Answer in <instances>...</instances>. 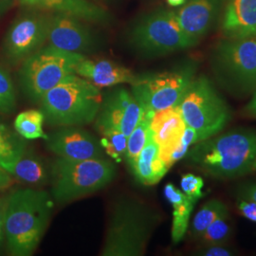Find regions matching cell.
<instances>
[{"mask_svg": "<svg viewBox=\"0 0 256 256\" xmlns=\"http://www.w3.org/2000/svg\"><path fill=\"white\" fill-rule=\"evenodd\" d=\"M46 146L55 155L84 160L102 158L100 142L90 132L74 126H64L46 136Z\"/></svg>", "mask_w": 256, "mask_h": 256, "instance_id": "cell-14", "label": "cell"}, {"mask_svg": "<svg viewBox=\"0 0 256 256\" xmlns=\"http://www.w3.org/2000/svg\"><path fill=\"white\" fill-rule=\"evenodd\" d=\"M245 111L247 112L248 115L256 118V90L254 92L252 98L250 102L247 104V106L245 108Z\"/></svg>", "mask_w": 256, "mask_h": 256, "instance_id": "cell-37", "label": "cell"}, {"mask_svg": "<svg viewBox=\"0 0 256 256\" xmlns=\"http://www.w3.org/2000/svg\"><path fill=\"white\" fill-rule=\"evenodd\" d=\"M225 214H229V212L224 202L216 198L206 202L194 218L192 224V236L194 238H200L214 220Z\"/></svg>", "mask_w": 256, "mask_h": 256, "instance_id": "cell-24", "label": "cell"}, {"mask_svg": "<svg viewBox=\"0 0 256 256\" xmlns=\"http://www.w3.org/2000/svg\"><path fill=\"white\" fill-rule=\"evenodd\" d=\"M44 114L39 110H26L21 112L14 120V130L25 140H36L46 136L43 130Z\"/></svg>", "mask_w": 256, "mask_h": 256, "instance_id": "cell-23", "label": "cell"}, {"mask_svg": "<svg viewBox=\"0 0 256 256\" xmlns=\"http://www.w3.org/2000/svg\"><path fill=\"white\" fill-rule=\"evenodd\" d=\"M221 30L229 39L256 36V0H228Z\"/></svg>", "mask_w": 256, "mask_h": 256, "instance_id": "cell-19", "label": "cell"}, {"mask_svg": "<svg viewBox=\"0 0 256 256\" xmlns=\"http://www.w3.org/2000/svg\"><path fill=\"white\" fill-rule=\"evenodd\" d=\"M26 6L50 12H60L82 19L93 24L110 25L113 16L102 4L92 0H18Z\"/></svg>", "mask_w": 256, "mask_h": 256, "instance_id": "cell-16", "label": "cell"}, {"mask_svg": "<svg viewBox=\"0 0 256 256\" xmlns=\"http://www.w3.org/2000/svg\"><path fill=\"white\" fill-rule=\"evenodd\" d=\"M168 5L170 7H173V8H176V7H182L183 4L186 3L187 0H166Z\"/></svg>", "mask_w": 256, "mask_h": 256, "instance_id": "cell-39", "label": "cell"}, {"mask_svg": "<svg viewBox=\"0 0 256 256\" xmlns=\"http://www.w3.org/2000/svg\"><path fill=\"white\" fill-rule=\"evenodd\" d=\"M144 114V108L132 92L119 88L102 98L96 117V128L100 133L106 130H119L128 138Z\"/></svg>", "mask_w": 256, "mask_h": 256, "instance_id": "cell-13", "label": "cell"}, {"mask_svg": "<svg viewBox=\"0 0 256 256\" xmlns=\"http://www.w3.org/2000/svg\"><path fill=\"white\" fill-rule=\"evenodd\" d=\"M54 202L42 190L18 189L6 196L4 234L10 256H32L50 220Z\"/></svg>", "mask_w": 256, "mask_h": 256, "instance_id": "cell-2", "label": "cell"}, {"mask_svg": "<svg viewBox=\"0 0 256 256\" xmlns=\"http://www.w3.org/2000/svg\"><path fill=\"white\" fill-rule=\"evenodd\" d=\"M164 196L166 200L172 204L173 208L182 205L189 200V198L182 191L178 190L172 183L165 185Z\"/></svg>", "mask_w": 256, "mask_h": 256, "instance_id": "cell-31", "label": "cell"}, {"mask_svg": "<svg viewBox=\"0 0 256 256\" xmlns=\"http://www.w3.org/2000/svg\"><path fill=\"white\" fill-rule=\"evenodd\" d=\"M254 171H256V164H254Z\"/></svg>", "mask_w": 256, "mask_h": 256, "instance_id": "cell-41", "label": "cell"}, {"mask_svg": "<svg viewBox=\"0 0 256 256\" xmlns=\"http://www.w3.org/2000/svg\"><path fill=\"white\" fill-rule=\"evenodd\" d=\"M196 68L194 60H186L168 70L137 75L131 92L146 112L174 108L196 78Z\"/></svg>", "mask_w": 256, "mask_h": 256, "instance_id": "cell-10", "label": "cell"}, {"mask_svg": "<svg viewBox=\"0 0 256 256\" xmlns=\"http://www.w3.org/2000/svg\"><path fill=\"white\" fill-rule=\"evenodd\" d=\"M229 214L221 216L214 220L200 236L204 245L223 244L230 238L232 229L228 223Z\"/></svg>", "mask_w": 256, "mask_h": 256, "instance_id": "cell-28", "label": "cell"}, {"mask_svg": "<svg viewBox=\"0 0 256 256\" xmlns=\"http://www.w3.org/2000/svg\"><path fill=\"white\" fill-rule=\"evenodd\" d=\"M126 40L129 46L144 58L182 52L200 43L183 32L176 10L165 8L148 12L135 19L128 28Z\"/></svg>", "mask_w": 256, "mask_h": 256, "instance_id": "cell-5", "label": "cell"}, {"mask_svg": "<svg viewBox=\"0 0 256 256\" xmlns=\"http://www.w3.org/2000/svg\"><path fill=\"white\" fill-rule=\"evenodd\" d=\"M238 208L240 214L252 222H256V203L238 198Z\"/></svg>", "mask_w": 256, "mask_h": 256, "instance_id": "cell-33", "label": "cell"}, {"mask_svg": "<svg viewBox=\"0 0 256 256\" xmlns=\"http://www.w3.org/2000/svg\"><path fill=\"white\" fill-rule=\"evenodd\" d=\"M100 140L102 150L116 160H120L126 154L128 137L119 130H106L101 132Z\"/></svg>", "mask_w": 256, "mask_h": 256, "instance_id": "cell-26", "label": "cell"}, {"mask_svg": "<svg viewBox=\"0 0 256 256\" xmlns=\"http://www.w3.org/2000/svg\"><path fill=\"white\" fill-rule=\"evenodd\" d=\"M50 18V12L27 7L14 19L1 45V54L10 66L21 64L45 46Z\"/></svg>", "mask_w": 256, "mask_h": 256, "instance_id": "cell-11", "label": "cell"}, {"mask_svg": "<svg viewBox=\"0 0 256 256\" xmlns=\"http://www.w3.org/2000/svg\"><path fill=\"white\" fill-rule=\"evenodd\" d=\"M158 222V214L144 202L120 198L111 212L101 256H144Z\"/></svg>", "mask_w": 256, "mask_h": 256, "instance_id": "cell-4", "label": "cell"}, {"mask_svg": "<svg viewBox=\"0 0 256 256\" xmlns=\"http://www.w3.org/2000/svg\"><path fill=\"white\" fill-rule=\"evenodd\" d=\"M26 150L25 138L0 119V167L8 171Z\"/></svg>", "mask_w": 256, "mask_h": 256, "instance_id": "cell-22", "label": "cell"}, {"mask_svg": "<svg viewBox=\"0 0 256 256\" xmlns=\"http://www.w3.org/2000/svg\"><path fill=\"white\" fill-rule=\"evenodd\" d=\"M180 186L182 192L194 202H198L203 196L202 188L204 187V182L202 176L194 174H184L180 180Z\"/></svg>", "mask_w": 256, "mask_h": 256, "instance_id": "cell-30", "label": "cell"}, {"mask_svg": "<svg viewBox=\"0 0 256 256\" xmlns=\"http://www.w3.org/2000/svg\"><path fill=\"white\" fill-rule=\"evenodd\" d=\"M92 1H94V2H97V3H99V4H102V2H104V0H92Z\"/></svg>", "mask_w": 256, "mask_h": 256, "instance_id": "cell-40", "label": "cell"}, {"mask_svg": "<svg viewBox=\"0 0 256 256\" xmlns=\"http://www.w3.org/2000/svg\"><path fill=\"white\" fill-rule=\"evenodd\" d=\"M187 126L194 129L200 142L218 134L230 120V110L210 80L196 77L178 104Z\"/></svg>", "mask_w": 256, "mask_h": 256, "instance_id": "cell-9", "label": "cell"}, {"mask_svg": "<svg viewBox=\"0 0 256 256\" xmlns=\"http://www.w3.org/2000/svg\"><path fill=\"white\" fill-rule=\"evenodd\" d=\"M16 108V95L9 72L0 64V114H10Z\"/></svg>", "mask_w": 256, "mask_h": 256, "instance_id": "cell-27", "label": "cell"}, {"mask_svg": "<svg viewBox=\"0 0 256 256\" xmlns=\"http://www.w3.org/2000/svg\"><path fill=\"white\" fill-rule=\"evenodd\" d=\"M196 202L188 200L182 205L174 208L173 212V225H172V240L174 243H178L184 238L188 229L189 218L192 214Z\"/></svg>", "mask_w": 256, "mask_h": 256, "instance_id": "cell-29", "label": "cell"}, {"mask_svg": "<svg viewBox=\"0 0 256 256\" xmlns=\"http://www.w3.org/2000/svg\"><path fill=\"white\" fill-rule=\"evenodd\" d=\"M234 254L232 250L222 246V244L205 245L196 252V256H232Z\"/></svg>", "mask_w": 256, "mask_h": 256, "instance_id": "cell-32", "label": "cell"}, {"mask_svg": "<svg viewBox=\"0 0 256 256\" xmlns=\"http://www.w3.org/2000/svg\"><path fill=\"white\" fill-rule=\"evenodd\" d=\"M210 66L220 84L238 96L256 90V36L227 38L210 55Z\"/></svg>", "mask_w": 256, "mask_h": 256, "instance_id": "cell-7", "label": "cell"}, {"mask_svg": "<svg viewBox=\"0 0 256 256\" xmlns=\"http://www.w3.org/2000/svg\"><path fill=\"white\" fill-rule=\"evenodd\" d=\"M130 167L138 182L144 185H154L158 182L169 170L160 158L158 146L152 137L151 130L146 146Z\"/></svg>", "mask_w": 256, "mask_h": 256, "instance_id": "cell-20", "label": "cell"}, {"mask_svg": "<svg viewBox=\"0 0 256 256\" xmlns=\"http://www.w3.org/2000/svg\"><path fill=\"white\" fill-rule=\"evenodd\" d=\"M185 128L186 124L178 106L154 113L150 122V130L156 144L158 146L160 158L164 164L180 142Z\"/></svg>", "mask_w": 256, "mask_h": 256, "instance_id": "cell-17", "label": "cell"}, {"mask_svg": "<svg viewBox=\"0 0 256 256\" xmlns=\"http://www.w3.org/2000/svg\"><path fill=\"white\" fill-rule=\"evenodd\" d=\"M7 172L20 182L39 187L45 185L52 176L45 160L28 150L10 167Z\"/></svg>", "mask_w": 256, "mask_h": 256, "instance_id": "cell-21", "label": "cell"}, {"mask_svg": "<svg viewBox=\"0 0 256 256\" xmlns=\"http://www.w3.org/2000/svg\"><path fill=\"white\" fill-rule=\"evenodd\" d=\"M153 115L154 113L144 111V114L138 122L137 126L128 136L126 156L130 166L134 164L138 156L146 144L147 138L150 133V122Z\"/></svg>", "mask_w": 256, "mask_h": 256, "instance_id": "cell-25", "label": "cell"}, {"mask_svg": "<svg viewBox=\"0 0 256 256\" xmlns=\"http://www.w3.org/2000/svg\"><path fill=\"white\" fill-rule=\"evenodd\" d=\"M14 3V0H0V18L9 10Z\"/></svg>", "mask_w": 256, "mask_h": 256, "instance_id": "cell-38", "label": "cell"}, {"mask_svg": "<svg viewBox=\"0 0 256 256\" xmlns=\"http://www.w3.org/2000/svg\"><path fill=\"white\" fill-rule=\"evenodd\" d=\"M46 43L66 52L84 55L101 50L104 39L90 22L66 14L50 12Z\"/></svg>", "mask_w": 256, "mask_h": 256, "instance_id": "cell-12", "label": "cell"}, {"mask_svg": "<svg viewBox=\"0 0 256 256\" xmlns=\"http://www.w3.org/2000/svg\"><path fill=\"white\" fill-rule=\"evenodd\" d=\"M75 74L98 88L132 84L137 75L122 64L106 59H90L84 56L75 66Z\"/></svg>", "mask_w": 256, "mask_h": 256, "instance_id": "cell-18", "label": "cell"}, {"mask_svg": "<svg viewBox=\"0 0 256 256\" xmlns=\"http://www.w3.org/2000/svg\"><path fill=\"white\" fill-rule=\"evenodd\" d=\"M187 162L216 178H236L254 172L256 130L232 129L198 142L189 149Z\"/></svg>", "mask_w": 256, "mask_h": 256, "instance_id": "cell-1", "label": "cell"}, {"mask_svg": "<svg viewBox=\"0 0 256 256\" xmlns=\"http://www.w3.org/2000/svg\"><path fill=\"white\" fill-rule=\"evenodd\" d=\"M98 86L76 74H70L40 100L41 111L52 126H78L92 122L101 108Z\"/></svg>", "mask_w": 256, "mask_h": 256, "instance_id": "cell-3", "label": "cell"}, {"mask_svg": "<svg viewBox=\"0 0 256 256\" xmlns=\"http://www.w3.org/2000/svg\"><path fill=\"white\" fill-rule=\"evenodd\" d=\"M225 0H187L178 10L176 18L183 32L200 42L216 23Z\"/></svg>", "mask_w": 256, "mask_h": 256, "instance_id": "cell-15", "label": "cell"}, {"mask_svg": "<svg viewBox=\"0 0 256 256\" xmlns=\"http://www.w3.org/2000/svg\"><path fill=\"white\" fill-rule=\"evenodd\" d=\"M12 183V176L2 167H0V192L10 188Z\"/></svg>", "mask_w": 256, "mask_h": 256, "instance_id": "cell-36", "label": "cell"}, {"mask_svg": "<svg viewBox=\"0 0 256 256\" xmlns=\"http://www.w3.org/2000/svg\"><path fill=\"white\" fill-rule=\"evenodd\" d=\"M5 210H6V198L0 196V250L5 241V234H4Z\"/></svg>", "mask_w": 256, "mask_h": 256, "instance_id": "cell-35", "label": "cell"}, {"mask_svg": "<svg viewBox=\"0 0 256 256\" xmlns=\"http://www.w3.org/2000/svg\"><path fill=\"white\" fill-rule=\"evenodd\" d=\"M238 192V198L256 203V182L246 183L242 185Z\"/></svg>", "mask_w": 256, "mask_h": 256, "instance_id": "cell-34", "label": "cell"}, {"mask_svg": "<svg viewBox=\"0 0 256 256\" xmlns=\"http://www.w3.org/2000/svg\"><path fill=\"white\" fill-rule=\"evenodd\" d=\"M84 56L50 45L42 46L20 64L21 90L30 101L39 102L64 77L75 74V66Z\"/></svg>", "mask_w": 256, "mask_h": 256, "instance_id": "cell-8", "label": "cell"}, {"mask_svg": "<svg viewBox=\"0 0 256 256\" xmlns=\"http://www.w3.org/2000/svg\"><path fill=\"white\" fill-rule=\"evenodd\" d=\"M54 200L66 204L97 192L116 176V167L104 158L84 160L58 158L50 169Z\"/></svg>", "mask_w": 256, "mask_h": 256, "instance_id": "cell-6", "label": "cell"}]
</instances>
